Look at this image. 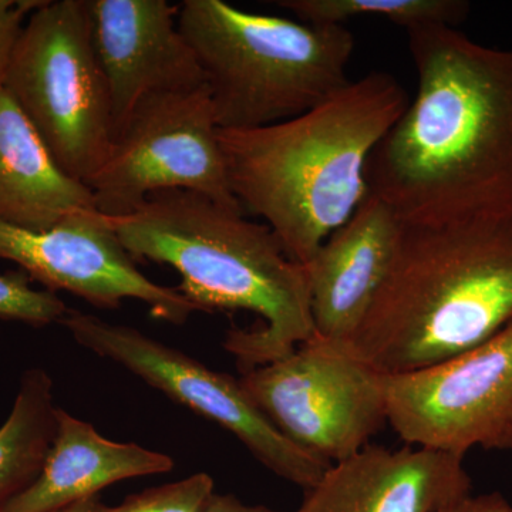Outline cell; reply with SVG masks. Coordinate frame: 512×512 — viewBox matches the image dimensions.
<instances>
[{"label":"cell","mask_w":512,"mask_h":512,"mask_svg":"<svg viewBox=\"0 0 512 512\" xmlns=\"http://www.w3.org/2000/svg\"><path fill=\"white\" fill-rule=\"evenodd\" d=\"M97 59L109 87L113 140L150 96L205 86L194 50L167 0H84Z\"/></svg>","instance_id":"cell-12"},{"label":"cell","mask_w":512,"mask_h":512,"mask_svg":"<svg viewBox=\"0 0 512 512\" xmlns=\"http://www.w3.org/2000/svg\"><path fill=\"white\" fill-rule=\"evenodd\" d=\"M200 512H282L264 505H247L231 494L212 493Z\"/></svg>","instance_id":"cell-23"},{"label":"cell","mask_w":512,"mask_h":512,"mask_svg":"<svg viewBox=\"0 0 512 512\" xmlns=\"http://www.w3.org/2000/svg\"><path fill=\"white\" fill-rule=\"evenodd\" d=\"M218 130L207 84L147 97L86 183L94 208L107 218L127 217L156 192L187 190L244 211L229 185Z\"/></svg>","instance_id":"cell-8"},{"label":"cell","mask_w":512,"mask_h":512,"mask_svg":"<svg viewBox=\"0 0 512 512\" xmlns=\"http://www.w3.org/2000/svg\"><path fill=\"white\" fill-rule=\"evenodd\" d=\"M60 325L83 348L119 363L170 399L231 431L276 476L306 491L330 467L286 439L241 382L227 373L212 370L140 330L90 313L69 309Z\"/></svg>","instance_id":"cell-9"},{"label":"cell","mask_w":512,"mask_h":512,"mask_svg":"<svg viewBox=\"0 0 512 512\" xmlns=\"http://www.w3.org/2000/svg\"><path fill=\"white\" fill-rule=\"evenodd\" d=\"M464 456L370 446L330 464L295 512H441L471 494Z\"/></svg>","instance_id":"cell-13"},{"label":"cell","mask_w":512,"mask_h":512,"mask_svg":"<svg viewBox=\"0 0 512 512\" xmlns=\"http://www.w3.org/2000/svg\"><path fill=\"white\" fill-rule=\"evenodd\" d=\"M276 5L311 25L343 26L356 18H380L409 30L420 26L456 28L467 19L463 0H279Z\"/></svg>","instance_id":"cell-18"},{"label":"cell","mask_w":512,"mask_h":512,"mask_svg":"<svg viewBox=\"0 0 512 512\" xmlns=\"http://www.w3.org/2000/svg\"><path fill=\"white\" fill-rule=\"evenodd\" d=\"M417 92L377 144L370 194L403 224L512 218V49L444 25L406 30Z\"/></svg>","instance_id":"cell-1"},{"label":"cell","mask_w":512,"mask_h":512,"mask_svg":"<svg viewBox=\"0 0 512 512\" xmlns=\"http://www.w3.org/2000/svg\"><path fill=\"white\" fill-rule=\"evenodd\" d=\"M94 208L86 184L64 173L26 114L0 86V221L45 231Z\"/></svg>","instance_id":"cell-16"},{"label":"cell","mask_w":512,"mask_h":512,"mask_svg":"<svg viewBox=\"0 0 512 512\" xmlns=\"http://www.w3.org/2000/svg\"><path fill=\"white\" fill-rule=\"evenodd\" d=\"M177 20L222 130L291 120L350 83L355 37L345 26L256 15L222 0H185Z\"/></svg>","instance_id":"cell-5"},{"label":"cell","mask_w":512,"mask_h":512,"mask_svg":"<svg viewBox=\"0 0 512 512\" xmlns=\"http://www.w3.org/2000/svg\"><path fill=\"white\" fill-rule=\"evenodd\" d=\"M134 261L168 265L198 312L248 311L259 328L231 329L224 348L242 375L315 338L305 266L268 225L200 192H156L133 214L109 218Z\"/></svg>","instance_id":"cell-3"},{"label":"cell","mask_w":512,"mask_h":512,"mask_svg":"<svg viewBox=\"0 0 512 512\" xmlns=\"http://www.w3.org/2000/svg\"><path fill=\"white\" fill-rule=\"evenodd\" d=\"M167 454L136 443H117L92 424L59 409L55 439L42 473L3 512H50L99 497L101 490L128 478L173 470Z\"/></svg>","instance_id":"cell-15"},{"label":"cell","mask_w":512,"mask_h":512,"mask_svg":"<svg viewBox=\"0 0 512 512\" xmlns=\"http://www.w3.org/2000/svg\"><path fill=\"white\" fill-rule=\"evenodd\" d=\"M2 86L64 173L86 184L109 156L113 116L84 0H45L30 13Z\"/></svg>","instance_id":"cell-6"},{"label":"cell","mask_w":512,"mask_h":512,"mask_svg":"<svg viewBox=\"0 0 512 512\" xmlns=\"http://www.w3.org/2000/svg\"><path fill=\"white\" fill-rule=\"evenodd\" d=\"M511 322L512 218L403 224L392 268L346 348L383 375H404Z\"/></svg>","instance_id":"cell-4"},{"label":"cell","mask_w":512,"mask_h":512,"mask_svg":"<svg viewBox=\"0 0 512 512\" xmlns=\"http://www.w3.org/2000/svg\"><path fill=\"white\" fill-rule=\"evenodd\" d=\"M214 487L211 476L198 473L130 495L114 507L100 504L96 512H200Z\"/></svg>","instance_id":"cell-20"},{"label":"cell","mask_w":512,"mask_h":512,"mask_svg":"<svg viewBox=\"0 0 512 512\" xmlns=\"http://www.w3.org/2000/svg\"><path fill=\"white\" fill-rule=\"evenodd\" d=\"M53 380L40 367L26 370L12 412L0 426V512L35 483L55 439Z\"/></svg>","instance_id":"cell-17"},{"label":"cell","mask_w":512,"mask_h":512,"mask_svg":"<svg viewBox=\"0 0 512 512\" xmlns=\"http://www.w3.org/2000/svg\"><path fill=\"white\" fill-rule=\"evenodd\" d=\"M42 2L37 0H0V86L5 79L10 57L23 26Z\"/></svg>","instance_id":"cell-21"},{"label":"cell","mask_w":512,"mask_h":512,"mask_svg":"<svg viewBox=\"0 0 512 512\" xmlns=\"http://www.w3.org/2000/svg\"><path fill=\"white\" fill-rule=\"evenodd\" d=\"M409 101L392 74L372 72L291 120L220 128L232 194L308 265L365 200L369 158Z\"/></svg>","instance_id":"cell-2"},{"label":"cell","mask_w":512,"mask_h":512,"mask_svg":"<svg viewBox=\"0 0 512 512\" xmlns=\"http://www.w3.org/2000/svg\"><path fill=\"white\" fill-rule=\"evenodd\" d=\"M387 423L407 446L512 451V322L446 362L387 376Z\"/></svg>","instance_id":"cell-10"},{"label":"cell","mask_w":512,"mask_h":512,"mask_svg":"<svg viewBox=\"0 0 512 512\" xmlns=\"http://www.w3.org/2000/svg\"><path fill=\"white\" fill-rule=\"evenodd\" d=\"M100 504L101 501L99 497H92L50 512H96Z\"/></svg>","instance_id":"cell-24"},{"label":"cell","mask_w":512,"mask_h":512,"mask_svg":"<svg viewBox=\"0 0 512 512\" xmlns=\"http://www.w3.org/2000/svg\"><path fill=\"white\" fill-rule=\"evenodd\" d=\"M403 222L367 192L348 222L305 265L316 338L346 345L392 268Z\"/></svg>","instance_id":"cell-14"},{"label":"cell","mask_w":512,"mask_h":512,"mask_svg":"<svg viewBox=\"0 0 512 512\" xmlns=\"http://www.w3.org/2000/svg\"><path fill=\"white\" fill-rule=\"evenodd\" d=\"M23 271L0 274V319L15 320L35 328L60 323L69 312L55 292L33 288Z\"/></svg>","instance_id":"cell-19"},{"label":"cell","mask_w":512,"mask_h":512,"mask_svg":"<svg viewBox=\"0 0 512 512\" xmlns=\"http://www.w3.org/2000/svg\"><path fill=\"white\" fill-rule=\"evenodd\" d=\"M441 512H512V507L507 503L503 495L498 493L467 495L457 503L448 505Z\"/></svg>","instance_id":"cell-22"},{"label":"cell","mask_w":512,"mask_h":512,"mask_svg":"<svg viewBox=\"0 0 512 512\" xmlns=\"http://www.w3.org/2000/svg\"><path fill=\"white\" fill-rule=\"evenodd\" d=\"M239 382L286 439L328 464L365 448L387 423V376L342 343L315 336Z\"/></svg>","instance_id":"cell-7"},{"label":"cell","mask_w":512,"mask_h":512,"mask_svg":"<svg viewBox=\"0 0 512 512\" xmlns=\"http://www.w3.org/2000/svg\"><path fill=\"white\" fill-rule=\"evenodd\" d=\"M0 259L15 262L47 291H64L96 308L116 309L126 299L150 306L154 318L183 325L198 309L177 288L148 279L96 210L67 215L45 231L0 221Z\"/></svg>","instance_id":"cell-11"}]
</instances>
